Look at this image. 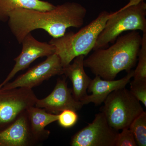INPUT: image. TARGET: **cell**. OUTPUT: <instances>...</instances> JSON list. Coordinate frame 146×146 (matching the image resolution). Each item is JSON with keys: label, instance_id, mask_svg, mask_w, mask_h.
<instances>
[{"label": "cell", "instance_id": "4fadbf2b", "mask_svg": "<svg viewBox=\"0 0 146 146\" xmlns=\"http://www.w3.org/2000/svg\"><path fill=\"white\" fill-rule=\"evenodd\" d=\"M85 57L84 55L77 56L72 63L63 68V74L72 82L74 98L80 102L88 95L86 91L92 80L84 70V60Z\"/></svg>", "mask_w": 146, "mask_h": 146}, {"label": "cell", "instance_id": "9c48e42d", "mask_svg": "<svg viewBox=\"0 0 146 146\" xmlns=\"http://www.w3.org/2000/svg\"><path fill=\"white\" fill-rule=\"evenodd\" d=\"M21 44V52L13 60L15 61V64L6 78L0 84V88L8 83L18 72L28 68L37 58L48 57L55 52L54 47L49 42H39L31 33L24 37Z\"/></svg>", "mask_w": 146, "mask_h": 146}, {"label": "cell", "instance_id": "ac0fdd59", "mask_svg": "<svg viewBox=\"0 0 146 146\" xmlns=\"http://www.w3.org/2000/svg\"><path fill=\"white\" fill-rule=\"evenodd\" d=\"M78 118L76 111L72 110H65L58 114L57 121L60 126L69 128L76 123Z\"/></svg>", "mask_w": 146, "mask_h": 146}, {"label": "cell", "instance_id": "8fae6325", "mask_svg": "<svg viewBox=\"0 0 146 146\" xmlns=\"http://www.w3.org/2000/svg\"><path fill=\"white\" fill-rule=\"evenodd\" d=\"M37 143L31 133L26 110L0 131V146H31Z\"/></svg>", "mask_w": 146, "mask_h": 146}, {"label": "cell", "instance_id": "277c9868", "mask_svg": "<svg viewBox=\"0 0 146 146\" xmlns=\"http://www.w3.org/2000/svg\"><path fill=\"white\" fill-rule=\"evenodd\" d=\"M146 3L144 0H129L127 4L112 15L106 21L93 50L107 48L118 36L127 31L146 32Z\"/></svg>", "mask_w": 146, "mask_h": 146}, {"label": "cell", "instance_id": "e0dca14e", "mask_svg": "<svg viewBox=\"0 0 146 146\" xmlns=\"http://www.w3.org/2000/svg\"><path fill=\"white\" fill-rule=\"evenodd\" d=\"M138 59V65L134 70L133 81H146V32L143 33Z\"/></svg>", "mask_w": 146, "mask_h": 146}, {"label": "cell", "instance_id": "3957f363", "mask_svg": "<svg viewBox=\"0 0 146 146\" xmlns=\"http://www.w3.org/2000/svg\"><path fill=\"white\" fill-rule=\"evenodd\" d=\"M112 12L102 11L96 19L79 31L65 33L63 36L52 38L49 43L54 47L63 67L72 63L77 56H85L93 50L100 33Z\"/></svg>", "mask_w": 146, "mask_h": 146}, {"label": "cell", "instance_id": "5b68a950", "mask_svg": "<svg viewBox=\"0 0 146 146\" xmlns=\"http://www.w3.org/2000/svg\"><path fill=\"white\" fill-rule=\"evenodd\" d=\"M101 108L108 122L115 130L129 128L131 123L144 112L140 102L125 87L108 95Z\"/></svg>", "mask_w": 146, "mask_h": 146}, {"label": "cell", "instance_id": "5bb4252c", "mask_svg": "<svg viewBox=\"0 0 146 146\" xmlns=\"http://www.w3.org/2000/svg\"><path fill=\"white\" fill-rule=\"evenodd\" d=\"M31 130L37 142L46 139L50 131L45 129L47 125L58 119V115L47 112L44 108L32 106L26 110Z\"/></svg>", "mask_w": 146, "mask_h": 146}, {"label": "cell", "instance_id": "6da1fadb", "mask_svg": "<svg viewBox=\"0 0 146 146\" xmlns=\"http://www.w3.org/2000/svg\"><path fill=\"white\" fill-rule=\"evenodd\" d=\"M86 13V9L80 4L68 2L48 11L16 9L11 13L7 22L11 33L21 44L27 35L35 30H43L52 38H58L69 28H80Z\"/></svg>", "mask_w": 146, "mask_h": 146}, {"label": "cell", "instance_id": "30bf717a", "mask_svg": "<svg viewBox=\"0 0 146 146\" xmlns=\"http://www.w3.org/2000/svg\"><path fill=\"white\" fill-rule=\"evenodd\" d=\"M66 78L65 76L62 78L58 79L51 94L44 98L38 99L35 106L58 115L65 110L77 111L81 109L84 105L74 98L72 89L68 87Z\"/></svg>", "mask_w": 146, "mask_h": 146}, {"label": "cell", "instance_id": "ba28073f", "mask_svg": "<svg viewBox=\"0 0 146 146\" xmlns=\"http://www.w3.org/2000/svg\"><path fill=\"white\" fill-rule=\"evenodd\" d=\"M63 74V67L59 56L56 53L47 57L39 63L0 89L7 90L17 88L32 89L53 76Z\"/></svg>", "mask_w": 146, "mask_h": 146}, {"label": "cell", "instance_id": "7c38bea8", "mask_svg": "<svg viewBox=\"0 0 146 146\" xmlns=\"http://www.w3.org/2000/svg\"><path fill=\"white\" fill-rule=\"evenodd\" d=\"M133 74L134 70H131L125 76L118 80H106L96 76L94 79L91 80L87 89L88 92L91 94L87 95L81 102L84 105L92 103L96 106L100 105L113 91L125 87L133 77Z\"/></svg>", "mask_w": 146, "mask_h": 146}, {"label": "cell", "instance_id": "8992f818", "mask_svg": "<svg viewBox=\"0 0 146 146\" xmlns=\"http://www.w3.org/2000/svg\"><path fill=\"white\" fill-rule=\"evenodd\" d=\"M38 98L32 89L26 88L0 89V131L6 128Z\"/></svg>", "mask_w": 146, "mask_h": 146}, {"label": "cell", "instance_id": "ffe728a7", "mask_svg": "<svg viewBox=\"0 0 146 146\" xmlns=\"http://www.w3.org/2000/svg\"><path fill=\"white\" fill-rule=\"evenodd\" d=\"M122 130L121 132L118 133L115 146H137L134 136L129 128L123 129Z\"/></svg>", "mask_w": 146, "mask_h": 146}, {"label": "cell", "instance_id": "52a82bcc", "mask_svg": "<svg viewBox=\"0 0 146 146\" xmlns=\"http://www.w3.org/2000/svg\"><path fill=\"white\" fill-rule=\"evenodd\" d=\"M118 131L110 126L103 112L95 115L92 123L72 137V146H115Z\"/></svg>", "mask_w": 146, "mask_h": 146}, {"label": "cell", "instance_id": "9a60e30c", "mask_svg": "<svg viewBox=\"0 0 146 146\" xmlns=\"http://www.w3.org/2000/svg\"><path fill=\"white\" fill-rule=\"evenodd\" d=\"M55 7L51 3L43 0H0V22H7L11 13L16 9L48 11Z\"/></svg>", "mask_w": 146, "mask_h": 146}, {"label": "cell", "instance_id": "d6986e66", "mask_svg": "<svg viewBox=\"0 0 146 146\" xmlns=\"http://www.w3.org/2000/svg\"><path fill=\"white\" fill-rule=\"evenodd\" d=\"M130 91L133 96L146 107V81L135 82L130 83Z\"/></svg>", "mask_w": 146, "mask_h": 146}, {"label": "cell", "instance_id": "7a4b0ae2", "mask_svg": "<svg viewBox=\"0 0 146 146\" xmlns=\"http://www.w3.org/2000/svg\"><path fill=\"white\" fill-rule=\"evenodd\" d=\"M142 36L133 31L118 36L108 48L94 50L84 60L85 68L106 80H113L123 71L127 72L135 67L142 43Z\"/></svg>", "mask_w": 146, "mask_h": 146}, {"label": "cell", "instance_id": "2e32d148", "mask_svg": "<svg viewBox=\"0 0 146 146\" xmlns=\"http://www.w3.org/2000/svg\"><path fill=\"white\" fill-rule=\"evenodd\" d=\"M135 138L137 145L146 146V113L142 112L129 127Z\"/></svg>", "mask_w": 146, "mask_h": 146}]
</instances>
